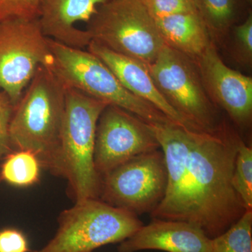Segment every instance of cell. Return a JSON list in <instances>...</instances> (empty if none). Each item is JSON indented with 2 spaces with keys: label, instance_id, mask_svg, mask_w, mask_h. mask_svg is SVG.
<instances>
[{
  "label": "cell",
  "instance_id": "cell-1",
  "mask_svg": "<svg viewBox=\"0 0 252 252\" xmlns=\"http://www.w3.org/2000/svg\"><path fill=\"white\" fill-rule=\"evenodd\" d=\"M165 157L166 193L152 219L187 222L210 238L247 211L232 185L240 136L225 123L215 132L149 124Z\"/></svg>",
  "mask_w": 252,
  "mask_h": 252
},
{
  "label": "cell",
  "instance_id": "cell-2",
  "mask_svg": "<svg viewBox=\"0 0 252 252\" xmlns=\"http://www.w3.org/2000/svg\"><path fill=\"white\" fill-rule=\"evenodd\" d=\"M66 91L52 71L41 65L15 106L9 127L13 151L32 152L41 168L58 177Z\"/></svg>",
  "mask_w": 252,
  "mask_h": 252
},
{
  "label": "cell",
  "instance_id": "cell-3",
  "mask_svg": "<svg viewBox=\"0 0 252 252\" xmlns=\"http://www.w3.org/2000/svg\"><path fill=\"white\" fill-rule=\"evenodd\" d=\"M108 104L67 88L65 110L60 139L59 177L67 182L74 203L99 198L102 178L94 163L96 127Z\"/></svg>",
  "mask_w": 252,
  "mask_h": 252
},
{
  "label": "cell",
  "instance_id": "cell-4",
  "mask_svg": "<svg viewBox=\"0 0 252 252\" xmlns=\"http://www.w3.org/2000/svg\"><path fill=\"white\" fill-rule=\"evenodd\" d=\"M50 56L45 64L66 88L76 89L132 113L148 124H174L161 112L126 90L114 73L89 51L48 38Z\"/></svg>",
  "mask_w": 252,
  "mask_h": 252
},
{
  "label": "cell",
  "instance_id": "cell-5",
  "mask_svg": "<svg viewBox=\"0 0 252 252\" xmlns=\"http://www.w3.org/2000/svg\"><path fill=\"white\" fill-rule=\"evenodd\" d=\"M54 238L37 252H93L120 243L144 225L137 215L89 198L61 212Z\"/></svg>",
  "mask_w": 252,
  "mask_h": 252
},
{
  "label": "cell",
  "instance_id": "cell-6",
  "mask_svg": "<svg viewBox=\"0 0 252 252\" xmlns=\"http://www.w3.org/2000/svg\"><path fill=\"white\" fill-rule=\"evenodd\" d=\"M86 31L92 40L147 65L165 45L155 20L140 0H110L101 5Z\"/></svg>",
  "mask_w": 252,
  "mask_h": 252
},
{
  "label": "cell",
  "instance_id": "cell-7",
  "mask_svg": "<svg viewBox=\"0 0 252 252\" xmlns=\"http://www.w3.org/2000/svg\"><path fill=\"white\" fill-rule=\"evenodd\" d=\"M147 68L164 97L194 128L215 132L222 127L224 122L209 97L193 60L165 45Z\"/></svg>",
  "mask_w": 252,
  "mask_h": 252
},
{
  "label": "cell",
  "instance_id": "cell-8",
  "mask_svg": "<svg viewBox=\"0 0 252 252\" xmlns=\"http://www.w3.org/2000/svg\"><path fill=\"white\" fill-rule=\"evenodd\" d=\"M167 172L161 149L141 154L102 178L99 199L135 215L152 214L166 193Z\"/></svg>",
  "mask_w": 252,
  "mask_h": 252
},
{
  "label": "cell",
  "instance_id": "cell-9",
  "mask_svg": "<svg viewBox=\"0 0 252 252\" xmlns=\"http://www.w3.org/2000/svg\"><path fill=\"white\" fill-rule=\"evenodd\" d=\"M49 56L48 38L38 18H14L0 22V89L14 107Z\"/></svg>",
  "mask_w": 252,
  "mask_h": 252
},
{
  "label": "cell",
  "instance_id": "cell-10",
  "mask_svg": "<svg viewBox=\"0 0 252 252\" xmlns=\"http://www.w3.org/2000/svg\"><path fill=\"white\" fill-rule=\"evenodd\" d=\"M160 149L148 123L108 104L96 127L94 163L101 178L132 158Z\"/></svg>",
  "mask_w": 252,
  "mask_h": 252
},
{
  "label": "cell",
  "instance_id": "cell-11",
  "mask_svg": "<svg viewBox=\"0 0 252 252\" xmlns=\"http://www.w3.org/2000/svg\"><path fill=\"white\" fill-rule=\"evenodd\" d=\"M209 97L239 127H249L252 118V79L228 67L211 41L195 60Z\"/></svg>",
  "mask_w": 252,
  "mask_h": 252
},
{
  "label": "cell",
  "instance_id": "cell-12",
  "mask_svg": "<svg viewBox=\"0 0 252 252\" xmlns=\"http://www.w3.org/2000/svg\"><path fill=\"white\" fill-rule=\"evenodd\" d=\"M88 51L97 56L111 69L121 84L129 92L158 109L176 125L196 130L167 102L154 84L147 64L132 58L114 52L91 40Z\"/></svg>",
  "mask_w": 252,
  "mask_h": 252
},
{
  "label": "cell",
  "instance_id": "cell-13",
  "mask_svg": "<svg viewBox=\"0 0 252 252\" xmlns=\"http://www.w3.org/2000/svg\"><path fill=\"white\" fill-rule=\"evenodd\" d=\"M212 239L193 224L152 219L119 243V252L158 250L165 252H211Z\"/></svg>",
  "mask_w": 252,
  "mask_h": 252
},
{
  "label": "cell",
  "instance_id": "cell-14",
  "mask_svg": "<svg viewBox=\"0 0 252 252\" xmlns=\"http://www.w3.org/2000/svg\"><path fill=\"white\" fill-rule=\"evenodd\" d=\"M110 0H39L38 21L44 35L64 45L84 49L90 44V34L77 28L89 23L101 5Z\"/></svg>",
  "mask_w": 252,
  "mask_h": 252
},
{
  "label": "cell",
  "instance_id": "cell-15",
  "mask_svg": "<svg viewBox=\"0 0 252 252\" xmlns=\"http://www.w3.org/2000/svg\"><path fill=\"white\" fill-rule=\"evenodd\" d=\"M165 45L195 61L211 43L210 33L199 12L155 18Z\"/></svg>",
  "mask_w": 252,
  "mask_h": 252
},
{
  "label": "cell",
  "instance_id": "cell-16",
  "mask_svg": "<svg viewBox=\"0 0 252 252\" xmlns=\"http://www.w3.org/2000/svg\"><path fill=\"white\" fill-rule=\"evenodd\" d=\"M41 167L35 154L30 151H13L4 158L0 182L16 187H28L39 181Z\"/></svg>",
  "mask_w": 252,
  "mask_h": 252
},
{
  "label": "cell",
  "instance_id": "cell-17",
  "mask_svg": "<svg viewBox=\"0 0 252 252\" xmlns=\"http://www.w3.org/2000/svg\"><path fill=\"white\" fill-rule=\"evenodd\" d=\"M211 252H252V210L221 234L212 239Z\"/></svg>",
  "mask_w": 252,
  "mask_h": 252
},
{
  "label": "cell",
  "instance_id": "cell-18",
  "mask_svg": "<svg viewBox=\"0 0 252 252\" xmlns=\"http://www.w3.org/2000/svg\"><path fill=\"white\" fill-rule=\"evenodd\" d=\"M239 0H196L199 14L209 32L215 34L225 32L234 22Z\"/></svg>",
  "mask_w": 252,
  "mask_h": 252
},
{
  "label": "cell",
  "instance_id": "cell-19",
  "mask_svg": "<svg viewBox=\"0 0 252 252\" xmlns=\"http://www.w3.org/2000/svg\"><path fill=\"white\" fill-rule=\"evenodd\" d=\"M232 185L246 210H252V148L241 137L237 144Z\"/></svg>",
  "mask_w": 252,
  "mask_h": 252
},
{
  "label": "cell",
  "instance_id": "cell-20",
  "mask_svg": "<svg viewBox=\"0 0 252 252\" xmlns=\"http://www.w3.org/2000/svg\"><path fill=\"white\" fill-rule=\"evenodd\" d=\"M152 17L160 18L185 13L198 12L191 0H140Z\"/></svg>",
  "mask_w": 252,
  "mask_h": 252
},
{
  "label": "cell",
  "instance_id": "cell-21",
  "mask_svg": "<svg viewBox=\"0 0 252 252\" xmlns=\"http://www.w3.org/2000/svg\"><path fill=\"white\" fill-rule=\"evenodd\" d=\"M233 49L238 62L250 64L252 61V16L250 14L233 32Z\"/></svg>",
  "mask_w": 252,
  "mask_h": 252
},
{
  "label": "cell",
  "instance_id": "cell-22",
  "mask_svg": "<svg viewBox=\"0 0 252 252\" xmlns=\"http://www.w3.org/2000/svg\"><path fill=\"white\" fill-rule=\"evenodd\" d=\"M39 0H0V22L9 18H39Z\"/></svg>",
  "mask_w": 252,
  "mask_h": 252
},
{
  "label": "cell",
  "instance_id": "cell-23",
  "mask_svg": "<svg viewBox=\"0 0 252 252\" xmlns=\"http://www.w3.org/2000/svg\"><path fill=\"white\" fill-rule=\"evenodd\" d=\"M14 106L8 94L0 91V158L13 152L10 141L9 127Z\"/></svg>",
  "mask_w": 252,
  "mask_h": 252
},
{
  "label": "cell",
  "instance_id": "cell-24",
  "mask_svg": "<svg viewBox=\"0 0 252 252\" xmlns=\"http://www.w3.org/2000/svg\"><path fill=\"white\" fill-rule=\"evenodd\" d=\"M28 240L22 232L15 228L0 230V252H28Z\"/></svg>",
  "mask_w": 252,
  "mask_h": 252
},
{
  "label": "cell",
  "instance_id": "cell-25",
  "mask_svg": "<svg viewBox=\"0 0 252 252\" xmlns=\"http://www.w3.org/2000/svg\"><path fill=\"white\" fill-rule=\"evenodd\" d=\"M192 1H193L194 3H195V4H196V6H197V4H196V0H191Z\"/></svg>",
  "mask_w": 252,
  "mask_h": 252
}]
</instances>
